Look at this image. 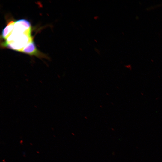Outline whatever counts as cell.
<instances>
[{
  "mask_svg": "<svg viewBox=\"0 0 162 162\" xmlns=\"http://www.w3.org/2000/svg\"><path fill=\"white\" fill-rule=\"evenodd\" d=\"M31 32V28L26 29L14 25V30L3 45L14 50L22 52L29 43L33 41Z\"/></svg>",
  "mask_w": 162,
  "mask_h": 162,
  "instance_id": "cell-1",
  "label": "cell"
},
{
  "mask_svg": "<svg viewBox=\"0 0 162 162\" xmlns=\"http://www.w3.org/2000/svg\"><path fill=\"white\" fill-rule=\"evenodd\" d=\"M22 52L30 55L40 56V53H39L37 50L33 41L29 43L24 49Z\"/></svg>",
  "mask_w": 162,
  "mask_h": 162,
  "instance_id": "cell-2",
  "label": "cell"
},
{
  "mask_svg": "<svg viewBox=\"0 0 162 162\" xmlns=\"http://www.w3.org/2000/svg\"><path fill=\"white\" fill-rule=\"evenodd\" d=\"M14 23L15 22H11L3 30L2 33L3 38L6 39L11 34L14 29Z\"/></svg>",
  "mask_w": 162,
  "mask_h": 162,
  "instance_id": "cell-3",
  "label": "cell"
}]
</instances>
